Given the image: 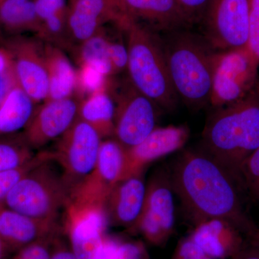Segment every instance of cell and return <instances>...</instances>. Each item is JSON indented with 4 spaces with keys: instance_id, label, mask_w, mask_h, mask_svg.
Here are the masks:
<instances>
[{
    "instance_id": "cell-1",
    "label": "cell",
    "mask_w": 259,
    "mask_h": 259,
    "mask_svg": "<svg viewBox=\"0 0 259 259\" xmlns=\"http://www.w3.org/2000/svg\"><path fill=\"white\" fill-rule=\"evenodd\" d=\"M169 176L174 192L194 226L207 220H225L248 238L256 230L243 207L240 181L202 148L181 153Z\"/></svg>"
},
{
    "instance_id": "cell-26",
    "label": "cell",
    "mask_w": 259,
    "mask_h": 259,
    "mask_svg": "<svg viewBox=\"0 0 259 259\" xmlns=\"http://www.w3.org/2000/svg\"><path fill=\"white\" fill-rule=\"evenodd\" d=\"M35 156L23 133L0 136V171L26 164Z\"/></svg>"
},
{
    "instance_id": "cell-43",
    "label": "cell",
    "mask_w": 259,
    "mask_h": 259,
    "mask_svg": "<svg viewBox=\"0 0 259 259\" xmlns=\"http://www.w3.org/2000/svg\"><path fill=\"white\" fill-rule=\"evenodd\" d=\"M2 2H3V0H0V3H1Z\"/></svg>"
},
{
    "instance_id": "cell-15",
    "label": "cell",
    "mask_w": 259,
    "mask_h": 259,
    "mask_svg": "<svg viewBox=\"0 0 259 259\" xmlns=\"http://www.w3.org/2000/svg\"><path fill=\"white\" fill-rule=\"evenodd\" d=\"M112 0H69L67 27L69 42L79 45L100 31L104 24L120 26L127 20Z\"/></svg>"
},
{
    "instance_id": "cell-10",
    "label": "cell",
    "mask_w": 259,
    "mask_h": 259,
    "mask_svg": "<svg viewBox=\"0 0 259 259\" xmlns=\"http://www.w3.org/2000/svg\"><path fill=\"white\" fill-rule=\"evenodd\" d=\"M202 23L217 51L248 47L249 0H209Z\"/></svg>"
},
{
    "instance_id": "cell-41",
    "label": "cell",
    "mask_w": 259,
    "mask_h": 259,
    "mask_svg": "<svg viewBox=\"0 0 259 259\" xmlns=\"http://www.w3.org/2000/svg\"><path fill=\"white\" fill-rule=\"evenodd\" d=\"M250 241L255 242L259 244V228L257 227L256 230L253 232V234L248 238Z\"/></svg>"
},
{
    "instance_id": "cell-40",
    "label": "cell",
    "mask_w": 259,
    "mask_h": 259,
    "mask_svg": "<svg viewBox=\"0 0 259 259\" xmlns=\"http://www.w3.org/2000/svg\"><path fill=\"white\" fill-rule=\"evenodd\" d=\"M9 247L7 245L4 241L0 238V259H4L6 255L7 250Z\"/></svg>"
},
{
    "instance_id": "cell-33",
    "label": "cell",
    "mask_w": 259,
    "mask_h": 259,
    "mask_svg": "<svg viewBox=\"0 0 259 259\" xmlns=\"http://www.w3.org/2000/svg\"><path fill=\"white\" fill-rule=\"evenodd\" d=\"M177 1L191 25L202 23L209 0H177Z\"/></svg>"
},
{
    "instance_id": "cell-36",
    "label": "cell",
    "mask_w": 259,
    "mask_h": 259,
    "mask_svg": "<svg viewBox=\"0 0 259 259\" xmlns=\"http://www.w3.org/2000/svg\"><path fill=\"white\" fill-rule=\"evenodd\" d=\"M35 12L40 23L53 15L67 10L66 0H34Z\"/></svg>"
},
{
    "instance_id": "cell-35",
    "label": "cell",
    "mask_w": 259,
    "mask_h": 259,
    "mask_svg": "<svg viewBox=\"0 0 259 259\" xmlns=\"http://www.w3.org/2000/svg\"><path fill=\"white\" fill-rule=\"evenodd\" d=\"M52 240L53 238H51L23 247L15 259H51L53 250L49 246V242Z\"/></svg>"
},
{
    "instance_id": "cell-21",
    "label": "cell",
    "mask_w": 259,
    "mask_h": 259,
    "mask_svg": "<svg viewBox=\"0 0 259 259\" xmlns=\"http://www.w3.org/2000/svg\"><path fill=\"white\" fill-rule=\"evenodd\" d=\"M44 56L49 76L47 100L69 98L77 84V74L62 51L54 46L44 47Z\"/></svg>"
},
{
    "instance_id": "cell-22",
    "label": "cell",
    "mask_w": 259,
    "mask_h": 259,
    "mask_svg": "<svg viewBox=\"0 0 259 259\" xmlns=\"http://www.w3.org/2000/svg\"><path fill=\"white\" fill-rule=\"evenodd\" d=\"M39 27L34 0H3L0 3V40L25 32H37Z\"/></svg>"
},
{
    "instance_id": "cell-6",
    "label": "cell",
    "mask_w": 259,
    "mask_h": 259,
    "mask_svg": "<svg viewBox=\"0 0 259 259\" xmlns=\"http://www.w3.org/2000/svg\"><path fill=\"white\" fill-rule=\"evenodd\" d=\"M259 81V61L248 47L216 51L209 103L214 109L236 103Z\"/></svg>"
},
{
    "instance_id": "cell-25",
    "label": "cell",
    "mask_w": 259,
    "mask_h": 259,
    "mask_svg": "<svg viewBox=\"0 0 259 259\" xmlns=\"http://www.w3.org/2000/svg\"><path fill=\"white\" fill-rule=\"evenodd\" d=\"M109 37L103 28L78 48V56L81 66L92 68L105 77L113 74L108 55Z\"/></svg>"
},
{
    "instance_id": "cell-20",
    "label": "cell",
    "mask_w": 259,
    "mask_h": 259,
    "mask_svg": "<svg viewBox=\"0 0 259 259\" xmlns=\"http://www.w3.org/2000/svg\"><path fill=\"white\" fill-rule=\"evenodd\" d=\"M57 224L25 215L3 207L0 212V238L9 248H23L35 242L54 238Z\"/></svg>"
},
{
    "instance_id": "cell-16",
    "label": "cell",
    "mask_w": 259,
    "mask_h": 259,
    "mask_svg": "<svg viewBox=\"0 0 259 259\" xmlns=\"http://www.w3.org/2000/svg\"><path fill=\"white\" fill-rule=\"evenodd\" d=\"M189 136L190 131L185 126L156 127L140 144L128 149L125 148L124 180L142 175L150 163L183 148Z\"/></svg>"
},
{
    "instance_id": "cell-29",
    "label": "cell",
    "mask_w": 259,
    "mask_h": 259,
    "mask_svg": "<svg viewBox=\"0 0 259 259\" xmlns=\"http://www.w3.org/2000/svg\"><path fill=\"white\" fill-rule=\"evenodd\" d=\"M17 84L13 66L8 53L0 49V105L11 89Z\"/></svg>"
},
{
    "instance_id": "cell-12",
    "label": "cell",
    "mask_w": 259,
    "mask_h": 259,
    "mask_svg": "<svg viewBox=\"0 0 259 259\" xmlns=\"http://www.w3.org/2000/svg\"><path fill=\"white\" fill-rule=\"evenodd\" d=\"M1 41L11 60L17 84L35 103L47 100L49 76L44 47L22 35L1 39Z\"/></svg>"
},
{
    "instance_id": "cell-42",
    "label": "cell",
    "mask_w": 259,
    "mask_h": 259,
    "mask_svg": "<svg viewBox=\"0 0 259 259\" xmlns=\"http://www.w3.org/2000/svg\"><path fill=\"white\" fill-rule=\"evenodd\" d=\"M4 207V204L3 203H0V212H1L2 209Z\"/></svg>"
},
{
    "instance_id": "cell-23",
    "label": "cell",
    "mask_w": 259,
    "mask_h": 259,
    "mask_svg": "<svg viewBox=\"0 0 259 259\" xmlns=\"http://www.w3.org/2000/svg\"><path fill=\"white\" fill-rule=\"evenodd\" d=\"M35 102L15 84L0 105V136L25 130L35 113Z\"/></svg>"
},
{
    "instance_id": "cell-3",
    "label": "cell",
    "mask_w": 259,
    "mask_h": 259,
    "mask_svg": "<svg viewBox=\"0 0 259 259\" xmlns=\"http://www.w3.org/2000/svg\"><path fill=\"white\" fill-rule=\"evenodd\" d=\"M162 40L172 84L190 109L209 103L216 51L204 36L185 29L168 32Z\"/></svg>"
},
{
    "instance_id": "cell-13",
    "label": "cell",
    "mask_w": 259,
    "mask_h": 259,
    "mask_svg": "<svg viewBox=\"0 0 259 259\" xmlns=\"http://www.w3.org/2000/svg\"><path fill=\"white\" fill-rule=\"evenodd\" d=\"M126 149L115 139L102 141L96 166L70 197L105 203L114 186L125 178Z\"/></svg>"
},
{
    "instance_id": "cell-32",
    "label": "cell",
    "mask_w": 259,
    "mask_h": 259,
    "mask_svg": "<svg viewBox=\"0 0 259 259\" xmlns=\"http://www.w3.org/2000/svg\"><path fill=\"white\" fill-rule=\"evenodd\" d=\"M108 55L113 69V74L127 69L128 52L127 46L123 42L110 40L109 37Z\"/></svg>"
},
{
    "instance_id": "cell-31",
    "label": "cell",
    "mask_w": 259,
    "mask_h": 259,
    "mask_svg": "<svg viewBox=\"0 0 259 259\" xmlns=\"http://www.w3.org/2000/svg\"><path fill=\"white\" fill-rule=\"evenodd\" d=\"M248 48L259 61V0H249Z\"/></svg>"
},
{
    "instance_id": "cell-37",
    "label": "cell",
    "mask_w": 259,
    "mask_h": 259,
    "mask_svg": "<svg viewBox=\"0 0 259 259\" xmlns=\"http://www.w3.org/2000/svg\"><path fill=\"white\" fill-rule=\"evenodd\" d=\"M113 259H149V255L140 242H120Z\"/></svg>"
},
{
    "instance_id": "cell-17",
    "label": "cell",
    "mask_w": 259,
    "mask_h": 259,
    "mask_svg": "<svg viewBox=\"0 0 259 259\" xmlns=\"http://www.w3.org/2000/svg\"><path fill=\"white\" fill-rule=\"evenodd\" d=\"M121 13L152 30L171 32L191 26L177 0H112Z\"/></svg>"
},
{
    "instance_id": "cell-18",
    "label": "cell",
    "mask_w": 259,
    "mask_h": 259,
    "mask_svg": "<svg viewBox=\"0 0 259 259\" xmlns=\"http://www.w3.org/2000/svg\"><path fill=\"white\" fill-rule=\"evenodd\" d=\"M146 192L142 175L117 182L104 203L109 225L132 229L144 207Z\"/></svg>"
},
{
    "instance_id": "cell-39",
    "label": "cell",
    "mask_w": 259,
    "mask_h": 259,
    "mask_svg": "<svg viewBox=\"0 0 259 259\" xmlns=\"http://www.w3.org/2000/svg\"><path fill=\"white\" fill-rule=\"evenodd\" d=\"M51 259H76L71 249H68L62 244H56L53 249Z\"/></svg>"
},
{
    "instance_id": "cell-2",
    "label": "cell",
    "mask_w": 259,
    "mask_h": 259,
    "mask_svg": "<svg viewBox=\"0 0 259 259\" xmlns=\"http://www.w3.org/2000/svg\"><path fill=\"white\" fill-rule=\"evenodd\" d=\"M258 147L259 81L240 101L214 109L204 126L200 148L240 181L242 164Z\"/></svg>"
},
{
    "instance_id": "cell-9",
    "label": "cell",
    "mask_w": 259,
    "mask_h": 259,
    "mask_svg": "<svg viewBox=\"0 0 259 259\" xmlns=\"http://www.w3.org/2000/svg\"><path fill=\"white\" fill-rule=\"evenodd\" d=\"M113 136L128 149L140 144L156 127V104L139 91L131 81L122 83L116 94Z\"/></svg>"
},
{
    "instance_id": "cell-5",
    "label": "cell",
    "mask_w": 259,
    "mask_h": 259,
    "mask_svg": "<svg viewBox=\"0 0 259 259\" xmlns=\"http://www.w3.org/2000/svg\"><path fill=\"white\" fill-rule=\"evenodd\" d=\"M53 159L51 155L27 174L7 196L5 207L36 219L56 222L70 192L62 173L51 165Z\"/></svg>"
},
{
    "instance_id": "cell-11",
    "label": "cell",
    "mask_w": 259,
    "mask_h": 259,
    "mask_svg": "<svg viewBox=\"0 0 259 259\" xmlns=\"http://www.w3.org/2000/svg\"><path fill=\"white\" fill-rule=\"evenodd\" d=\"M169 173L155 174L146 185L144 207L132 230L154 245L164 244L173 233L175 202Z\"/></svg>"
},
{
    "instance_id": "cell-8",
    "label": "cell",
    "mask_w": 259,
    "mask_h": 259,
    "mask_svg": "<svg viewBox=\"0 0 259 259\" xmlns=\"http://www.w3.org/2000/svg\"><path fill=\"white\" fill-rule=\"evenodd\" d=\"M65 209V226L76 258L105 259L109 223L104 204L70 197Z\"/></svg>"
},
{
    "instance_id": "cell-14",
    "label": "cell",
    "mask_w": 259,
    "mask_h": 259,
    "mask_svg": "<svg viewBox=\"0 0 259 259\" xmlns=\"http://www.w3.org/2000/svg\"><path fill=\"white\" fill-rule=\"evenodd\" d=\"M80 104L74 98L47 100L35 110L23 135L33 148H41L60 138L78 118Z\"/></svg>"
},
{
    "instance_id": "cell-27",
    "label": "cell",
    "mask_w": 259,
    "mask_h": 259,
    "mask_svg": "<svg viewBox=\"0 0 259 259\" xmlns=\"http://www.w3.org/2000/svg\"><path fill=\"white\" fill-rule=\"evenodd\" d=\"M51 157V153L44 152L35 155L31 161L23 166L0 171V203H3L5 199L14 188L15 186L27 174L38 166L42 162Z\"/></svg>"
},
{
    "instance_id": "cell-38",
    "label": "cell",
    "mask_w": 259,
    "mask_h": 259,
    "mask_svg": "<svg viewBox=\"0 0 259 259\" xmlns=\"http://www.w3.org/2000/svg\"><path fill=\"white\" fill-rule=\"evenodd\" d=\"M231 259H259V244L249 240Z\"/></svg>"
},
{
    "instance_id": "cell-24",
    "label": "cell",
    "mask_w": 259,
    "mask_h": 259,
    "mask_svg": "<svg viewBox=\"0 0 259 259\" xmlns=\"http://www.w3.org/2000/svg\"><path fill=\"white\" fill-rule=\"evenodd\" d=\"M115 115V100L105 88L80 103L78 117L96 130L103 139L113 136Z\"/></svg>"
},
{
    "instance_id": "cell-28",
    "label": "cell",
    "mask_w": 259,
    "mask_h": 259,
    "mask_svg": "<svg viewBox=\"0 0 259 259\" xmlns=\"http://www.w3.org/2000/svg\"><path fill=\"white\" fill-rule=\"evenodd\" d=\"M239 178L243 192L259 205V147L243 162Z\"/></svg>"
},
{
    "instance_id": "cell-7",
    "label": "cell",
    "mask_w": 259,
    "mask_h": 259,
    "mask_svg": "<svg viewBox=\"0 0 259 259\" xmlns=\"http://www.w3.org/2000/svg\"><path fill=\"white\" fill-rule=\"evenodd\" d=\"M101 144L102 138L96 130L79 117L59 138L51 155L61 168L70 195L93 172Z\"/></svg>"
},
{
    "instance_id": "cell-4",
    "label": "cell",
    "mask_w": 259,
    "mask_h": 259,
    "mask_svg": "<svg viewBox=\"0 0 259 259\" xmlns=\"http://www.w3.org/2000/svg\"><path fill=\"white\" fill-rule=\"evenodd\" d=\"M126 34L129 80L159 108L172 110L178 97L172 84L162 40L152 29L129 20L121 29Z\"/></svg>"
},
{
    "instance_id": "cell-34",
    "label": "cell",
    "mask_w": 259,
    "mask_h": 259,
    "mask_svg": "<svg viewBox=\"0 0 259 259\" xmlns=\"http://www.w3.org/2000/svg\"><path fill=\"white\" fill-rule=\"evenodd\" d=\"M171 259H214L204 253L202 248L190 238H183L179 242Z\"/></svg>"
},
{
    "instance_id": "cell-19",
    "label": "cell",
    "mask_w": 259,
    "mask_h": 259,
    "mask_svg": "<svg viewBox=\"0 0 259 259\" xmlns=\"http://www.w3.org/2000/svg\"><path fill=\"white\" fill-rule=\"evenodd\" d=\"M237 227L222 219H210L194 226L190 238L214 259L233 258L245 241Z\"/></svg>"
},
{
    "instance_id": "cell-30",
    "label": "cell",
    "mask_w": 259,
    "mask_h": 259,
    "mask_svg": "<svg viewBox=\"0 0 259 259\" xmlns=\"http://www.w3.org/2000/svg\"><path fill=\"white\" fill-rule=\"evenodd\" d=\"M105 79L106 77L103 75L87 66H81V71L77 74V84H80L83 91L90 93V95L105 88Z\"/></svg>"
}]
</instances>
